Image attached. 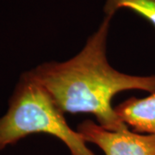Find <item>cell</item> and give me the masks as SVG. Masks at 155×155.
<instances>
[{
  "label": "cell",
  "mask_w": 155,
  "mask_h": 155,
  "mask_svg": "<svg viewBox=\"0 0 155 155\" xmlns=\"http://www.w3.org/2000/svg\"><path fill=\"white\" fill-rule=\"evenodd\" d=\"M113 17L104 16L82 50L70 60L40 64L28 72L41 84L64 114H91L110 131L127 127L115 112L117 93L155 91V75L134 76L111 67L107 59V39Z\"/></svg>",
  "instance_id": "obj_1"
},
{
  "label": "cell",
  "mask_w": 155,
  "mask_h": 155,
  "mask_svg": "<svg viewBox=\"0 0 155 155\" xmlns=\"http://www.w3.org/2000/svg\"><path fill=\"white\" fill-rule=\"evenodd\" d=\"M34 134L59 139L71 155H95L82 135L68 125L48 92L27 71L21 75L7 111L0 117V151Z\"/></svg>",
  "instance_id": "obj_2"
},
{
  "label": "cell",
  "mask_w": 155,
  "mask_h": 155,
  "mask_svg": "<svg viewBox=\"0 0 155 155\" xmlns=\"http://www.w3.org/2000/svg\"><path fill=\"white\" fill-rule=\"evenodd\" d=\"M77 131L86 142L96 145L105 155H155V135L130 131L128 127L110 131L85 120L78 126Z\"/></svg>",
  "instance_id": "obj_3"
},
{
  "label": "cell",
  "mask_w": 155,
  "mask_h": 155,
  "mask_svg": "<svg viewBox=\"0 0 155 155\" xmlns=\"http://www.w3.org/2000/svg\"><path fill=\"white\" fill-rule=\"evenodd\" d=\"M114 109L122 123L132 131L155 135V91L144 98L132 97Z\"/></svg>",
  "instance_id": "obj_4"
},
{
  "label": "cell",
  "mask_w": 155,
  "mask_h": 155,
  "mask_svg": "<svg viewBox=\"0 0 155 155\" xmlns=\"http://www.w3.org/2000/svg\"><path fill=\"white\" fill-rule=\"evenodd\" d=\"M122 9L130 10L145 18L155 28V0H105V16L114 17Z\"/></svg>",
  "instance_id": "obj_5"
}]
</instances>
